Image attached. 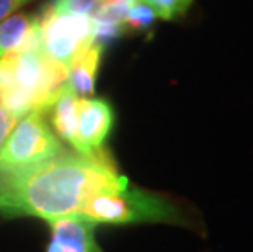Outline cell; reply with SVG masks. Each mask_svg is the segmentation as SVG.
Instances as JSON below:
<instances>
[{
  "mask_svg": "<svg viewBox=\"0 0 253 252\" xmlns=\"http://www.w3.org/2000/svg\"><path fill=\"white\" fill-rule=\"evenodd\" d=\"M127 185L105 151L93 155L64 152L35 167L0 174V214L46 221L79 216L90 197Z\"/></svg>",
  "mask_w": 253,
  "mask_h": 252,
  "instance_id": "cell-1",
  "label": "cell"
},
{
  "mask_svg": "<svg viewBox=\"0 0 253 252\" xmlns=\"http://www.w3.org/2000/svg\"><path fill=\"white\" fill-rule=\"evenodd\" d=\"M69 67L54 61L41 46L0 56V103L18 118L44 115L67 85Z\"/></svg>",
  "mask_w": 253,
  "mask_h": 252,
  "instance_id": "cell-2",
  "label": "cell"
},
{
  "mask_svg": "<svg viewBox=\"0 0 253 252\" xmlns=\"http://www.w3.org/2000/svg\"><path fill=\"white\" fill-rule=\"evenodd\" d=\"M79 216L95 224L164 223L196 228V223L190 221L183 208L171 198L131 184L126 189L100 192L90 197Z\"/></svg>",
  "mask_w": 253,
  "mask_h": 252,
  "instance_id": "cell-3",
  "label": "cell"
},
{
  "mask_svg": "<svg viewBox=\"0 0 253 252\" xmlns=\"http://www.w3.org/2000/svg\"><path fill=\"white\" fill-rule=\"evenodd\" d=\"M64 146L51 131L42 113L21 116L0 148V174L35 167L64 154Z\"/></svg>",
  "mask_w": 253,
  "mask_h": 252,
  "instance_id": "cell-4",
  "label": "cell"
},
{
  "mask_svg": "<svg viewBox=\"0 0 253 252\" xmlns=\"http://www.w3.org/2000/svg\"><path fill=\"white\" fill-rule=\"evenodd\" d=\"M38 18L42 51L67 67H71L79 52L96 41V26L91 15L59 12L54 5H47Z\"/></svg>",
  "mask_w": 253,
  "mask_h": 252,
  "instance_id": "cell-5",
  "label": "cell"
},
{
  "mask_svg": "<svg viewBox=\"0 0 253 252\" xmlns=\"http://www.w3.org/2000/svg\"><path fill=\"white\" fill-rule=\"evenodd\" d=\"M113 123H115V111L108 101L103 99L80 97L77 152L93 155L103 151V144L110 135Z\"/></svg>",
  "mask_w": 253,
  "mask_h": 252,
  "instance_id": "cell-6",
  "label": "cell"
},
{
  "mask_svg": "<svg viewBox=\"0 0 253 252\" xmlns=\"http://www.w3.org/2000/svg\"><path fill=\"white\" fill-rule=\"evenodd\" d=\"M52 241L61 252H100L95 243L96 224L80 216H66L49 221Z\"/></svg>",
  "mask_w": 253,
  "mask_h": 252,
  "instance_id": "cell-7",
  "label": "cell"
},
{
  "mask_svg": "<svg viewBox=\"0 0 253 252\" xmlns=\"http://www.w3.org/2000/svg\"><path fill=\"white\" fill-rule=\"evenodd\" d=\"M41 46L38 15L17 13L0 21V56Z\"/></svg>",
  "mask_w": 253,
  "mask_h": 252,
  "instance_id": "cell-8",
  "label": "cell"
},
{
  "mask_svg": "<svg viewBox=\"0 0 253 252\" xmlns=\"http://www.w3.org/2000/svg\"><path fill=\"white\" fill-rule=\"evenodd\" d=\"M101 54H103V45L95 41L82 52H79L69 67L67 85L79 97L85 99L93 95Z\"/></svg>",
  "mask_w": 253,
  "mask_h": 252,
  "instance_id": "cell-9",
  "label": "cell"
},
{
  "mask_svg": "<svg viewBox=\"0 0 253 252\" xmlns=\"http://www.w3.org/2000/svg\"><path fill=\"white\" fill-rule=\"evenodd\" d=\"M79 100L80 97L74 90L66 85L61 95L52 105V125H54L59 136L74 146L77 151L79 138H77V123H79Z\"/></svg>",
  "mask_w": 253,
  "mask_h": 252,
  "instance_id": "cell-10",
  "label": "cell"
},
{
  "mask_svg": "<svg viewBox=\"0 0 253 252\" xmlns=\"http://www.w3.org/2000/svg\"><path fill=\"white\" fill-rule=\"evenodd\" d=\"M155 18H157V15L147 3H144L142 0H134L123 17V28L125 31L142 33L154 25Z\"/></svg>",
  "mask_w": 253,
  "mask_h": 252,
  "instance_id": "cell-11",
  "label": "cell"
},
{
  "mask_svg": "<svg viewBox=\"0 0 253 252\" xmlns=\"http://www.w3.org/2000/svg\"><path fill=\"white\" fill-rule=\"evenodd\" d=\"M154 10L157 18L176 20L183 17L195 0H142Z\"/></svg>",
  "mask_w": 253,
  "mask_h": 252,
  "instance_id": "cell-12",
  "label": "cell"
},
{
  "mask_svg": "<svg viewBox=\"0 0 253 252\" xmlns=\"http://www.w3.org/2000/svg\"><path fill=\"white\" fill-rule=\"evenodd\" d=\"M52 5L59 12L93 15L100 8L101 0H56Z\"/></svg>",
  "mask_w": 253,
  "mask_h": 252,
  "instance_id": "cell-13",
  "label": "cell"
},
{
  "mask_svg": "<svg viewBox=\"0 0 253 252\" xmlns=\"http://www.w3.org/2000/svg\"><path fill=\"white\" fill-rule=\"evenodd\" d=\"M18 120L20 118L17 115L12 113V111L7 110L2 103H0V148L3 146L5 139H7L10 133H12V130L18 123Z\"/></svg>",
  "mask_w": 253,
  "mask_h": 252,
  "instance_id": "cell-14",
  "label": "cell"
},
{
  "mask_svg": "<svg viewBox=\"0 0 253 252\" xmlns=\"http://www.w3.org/2000/svg\"><path fill=\"white\" fill-rule=\"evenodd\" d=\"M28 2H31V0H0V21L10 17L13 12H17L20 7H23Z\"/></svg>",
  "mask_w": 253,
  "mask_h": 252,
  "instance_id": "cell-15",
  "label": "cell"
}]
</instances>
